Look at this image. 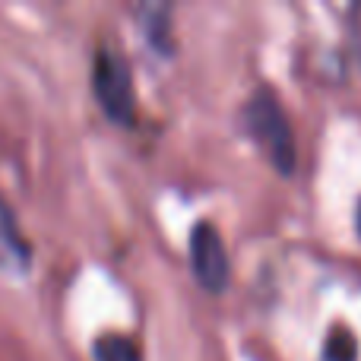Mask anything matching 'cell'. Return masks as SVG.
I'll list each match as a JSON object with an SVG mask.
<instances>
[{
  "mask_svg": "<svg viewBox=\"0 0 361 361\" xmlns=\"http://www.w3.org/2000/svg\"><path fill=\"white\" fill-rule=\"evenodd\" d=\"M92 89L102 111L121 127H130L137 118V92H133L130 63L111 48H102L92 63Z\"/></svg>",
  "mask_w": 361,
  "mask_h": 361,
  "instance_id": "cell-2",
  "label": "cell"
},
{
  "mask_svg": "<svg viewBox=\"0 0 361 361\" xmlns=\"http://www.w3.org/2000/svg\"><path fill=\"white\" fill-rule=\"evenodd\" d=\"M0 269H13V273L29 269V244L19 235L16 219L4 200H0Z\"/></svg>",
  "mask_w": 361,
  "mask_h": 361,
  "instance_id": "cell-4",
  "label": "cell"
},
{
  "mask_svg": "<svg viewBox=\"0 0 361 361\" xmlns=\"http://www.w3.org/2000/svg\"><path fill=\"white\" fill-rule=\"evenodd\" d=\"M355 228H358V235H361V200H358V209H355Z\"/></svg>",
  "mask_w": 361,
  "mask_h": 361,
  "instance_id": "cell-8",
  "label": "cell"
},
{
  "mask_svg": "<svg viewBox=\"0 0 361 361\" xmlns=\"http://www.w3.org/2000/svg\"><path fill=\"white\" fill-rule=\"evenodd\" d=\"M140 23H143L146 42L156 48V54H171L175 42H171V10L162 4H146L140 6Z\"/></svg>",
  "mask_w": 361,
  "mask_h": 361,
  "instance_id": "cell-5",
  "label": "cell"
},
{
  "mask_svg": "<svg viewBox=\"0 0 361 361\" xmlns=\"http://www.w3.org/2000/svg\"><path fill=\"white\" fill-rule=\"evenodd\" d=\"M241 121H244V130L250 133V140L267 152L273 169L286 178L295 175L298 149H295V133H292V124H288V114L282 108L279 95L269 86H260L247 99V105H244Z\"/></svg>",
  "mask_w": 361,
  "mask_h": 361,
  "instance_id": "cell-1",
  "label": "cell"
},
{
  "mask_svg": "<svg viewBox=\"0 0 361 361\" xmlns=\"http://www.w3.org/2000/svg\"><path fill=\"white\" fill-rule=\"evenodd\" d=\"M324 361H358V339L345 326H333L324 343Z\"/></svg>",
  "mask_w": 361,
  "mask_h": 361,
  "instance_id": "cell-7",
  "label": "cell"
},
{
  "mask_svg": "<svg viewBox=\"0 0 361 361\" xmlns=\"http://www.w3.org/2000/svg\"><path fill=\"white\" fill-rule=\"evenodd\" d=\"M95 361H143L137 343L121 333H105L95 339Z\"/></svg>",
  "mask_w": 361,
  "mask_h": 361,
  "instance_id": "cell-6",
  "label": "cell"
},
{
  "mask_svg": "<svg viewBox=\"0 0 361 361\" xmlns=\"http://www.w3.org/2000/svg\"><path fill=\"white\" fill-rule=\"evenodd\" d=\"M187 247H190V267H193L200 288H206L209 295L225 292L231 279V260H228V250H225V241L216 225L197 222L190 228Z\"/></svg>",
  "mask_w": 361,
  "mask_h": 361,
  "instance_id": "cell-3",
  "label": "cell"
}]
</instances>
